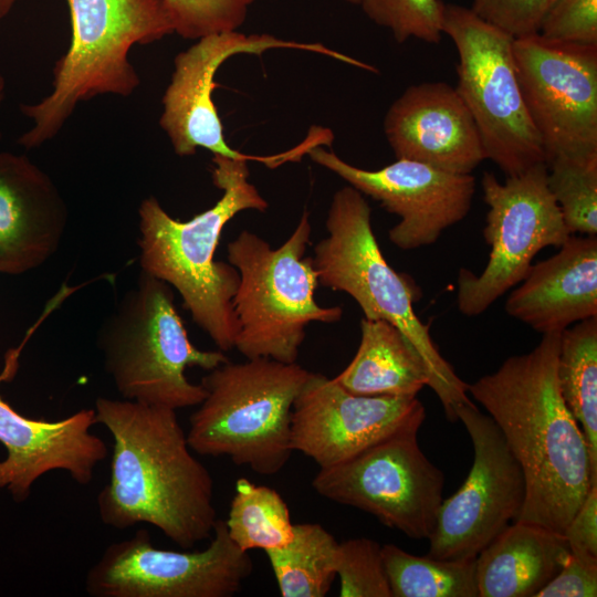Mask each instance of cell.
I'll list each match as a JSON object with an SVG mask.
<instances>
[{
	"label": "cell",
	"mask_w": 597,
	"mask_h": 597,
	"mask_svg": "<svg viewBox=\"0 0 597 597\" xmlns=\"http://www.w3.org/2000/svg\"><path fill=\"white\" fill-rule=\"evenodd\" d=\"M341 597H391L381 545L367 537L338 543L335 563Z\"/></svg>",
	"instance_id": "30"
},
{
	"label": "cell",
	"mask_w": 597,
	"mask_h": 597,
	"mask_svg": "<svg viewBox=\"0 0 597 597\" xmlns=\"http://www.w3.org/2000/svg\"><path fill=\"white\" fill-rule=\"evenodd\" d=\"M419 429L400 430L345 462L321 468L313 489L410 538L429 540L443 501L444 474L422 452Z\"/></svg>",
	"instance_id": "11"
},
{
	"label": "cell",
	"mask_w": 597,
	"mask_h": 597,
	"mask_svg": "<svg viewBox=\"0 0 597 597\" xmlns=\"http://www.w3.org/2000/svg\"><path fill=\"white\" fill-rule=\"evenodd\" d=\"M169 9L175 33L184 39L238 30L245 21L254 0H164Z\"/></svg>",
	"instance_id": "31"
},
{
	"label": "cell",
	"mask_w": 597,
	"mask_h": 597,
	"mask_svg": "<svg viewBox=\"0 0 597 597\" xmlns=\"http://www.w3.org/2000/svg\"><path fill=\"white\" fill-rule=\"evenodd\" d=\"M219 365L202 378L206 397L189 418L188 444L201 455H226L272 475L294 452L291 415L311 371L297 363L245 358Z\"/></svg>",
	"instance_id": "7"
},
{
	"label": "cell",
	"mask_w": 597,
	"mask_h": 597,
	"mask_svg": "<svg viewBox=\"0 0 597 597\" xmlns=\"http://www.w3.org/2000/svg\"><path fill=\"white\" fill-rule=\"evenodd\" d=\"M556 374L563 400L584 433L597 479V316L561 333Z\"/></svg>",
	"instance_id": "24"
},
{
	"label": "cell",
	"mask_w": 597,
	"mask_h": 597,
	"mask_svg": "<svg viewBox=\"0 0 597 597\" xmlns=\"http://www.w3.org/2000/svg\"><path fill=\"white\" fill-rule=\"evenodd\" d=\"M338 542L318 523L294 524L292 541L266 551L282 597H324L336 577Z\"/></svg>",
	"instance_id": "25"
},
{
	"label": "cell",
	"mask_w": 597,
	"mask_h": 597,
	"mask_svg": "<svg viewBox=\"0 0 597 597\" xmlns=\"http://www.w3.org/2000/svg\"><path fill=\"white\" fill-rule=\"evenodd\" d=\"M366 17L387 28L397 43L411 38L437 44L442 34L444 3L440 0H360Z\"/></svg>",
	"instance_id": "29"
},
{
	"label": "cell",
	"mask_w": 597,
	"mask_h": 597,
	"mask_svg": "<svg viewBox=\"0 0 597 597\" xmlns=\"http://www.w3.org/2000/svg\"><path fill=\"white\" fill-rule=\"evenodd\" d=\"M442 33L457 49L454 87L476 125L485 159L506 177L545 163L516 74L514 38L453 3H444Z\"/></svg>",
	"instance_id": "9"
},
{
	"label": "cell",
	"mask_w": 597,
	"mask_h": 597,
	"mask_svg": "<svg viewBox=\"0 0 597 597\" xmlns=\"http://www.w3.org/2000/svg\"><path fill=\"white\" fill-rule=\"evenodd\" d=\"M94 410L114 440L109 482L97 495L102 523L150 524L185 549L211 538L213 480L192 455L176 410L107 397Z\"/></svg>",
	"instance_id": "2"
},
{
	"label": "cell",
	"mask_w": 597,
	"mask_h": 597,
	"mask_svg": "<svg viewBox=\"0 0 597 597\" xmlns=\"http://www.w3.org/2000/svg\"><path fill=\"white\" fill-rule=\"evenodd\" d=\"M224 524L232 542L244 552L280 548L294 535L290 510L281 494L245 478L235 482Z\"/></svg>",
	"instance_id": "27"
},
{
	"label": "cell",
	"mask_w": 597,
	"mask_h": 597,
	"mask_svg": "<svg viewBox=\"0 0 597 597\" xmlns=\"http://www.w3.org/2000/svg\"><path fill=\"white\" fill-rule=\"evenodd\" d=\"M348 3H352V4H359L360 0H344Z\"/></svg>",
	"instance_id": "38"
},
{
	"label": "cell",
	"mask_w": 597,
	"mask_h": 597,
	"mask_svg": "<svg viewBox=\"0 0 597 597\" xmlns=\"http://www.w3.org/2000/svg\"><path fill=\"white\" fill-rule=\"evenodd\" d=\"M71 41L53 67L52 91L34 104L20 106L32 127L18 143L25 149L53 139L80 103L100 95L130 96L140 85L129 61L136 44L175 33L164 0H65Z\"/></svg>",
	"instance_id": "5"
},
{
	"label": "cell",
	"mask_w": 597,
	"mask_h": 597,
	"mask_svg": "<svg viewBox=\"0 0 597 597\" xmlns=\"http://www.w3.org/2000/svg\"><path fill=\"white\" fill-rule=\"evenodd\" d=\"M384 132L397 159L463 175L485 159L471 113L446 82L408 86L389 106Z\"/></svg>",
	"instance_id": "19"
},
{
	"label": "cell",
	"mask_w": 597,
	"mask_h": 597,
	"mask_svg": "<svg viewBox=\"0 0 597 597\" xmlns=\"http://www.w3.org/2000/svg\"><path fill=\"white\" fill-rule=\"evenodd\" d=\"M538 34L552 41L597 45V0H556Z\"/></svg>",
	"instance_id": "32"
},
{
	"label": "cell",
	"mask_w": 597,
	"mask_h": 597,
	"mask_svg": "<svg viewBox=\"0 0 597 597\" xmlns=\"http://www.w3.org/2000/svg\"><path fill=\"white\" fill-rule=\"evenodd\" d=\"M95 425L94 408L48 421L19 413L0 396V443L7 451L0 461V489L20 503L30 496L34 482L51 471H65L80 485L91 483L96 467L108 455L104 440L91 431Z\"/></svg>",
	"instance_id": "18"
},
{
	"label": "cell",
	"mask_w": 597,
	"mask_h": 597,
	"mask_svg": "<svg viewBox=\"0 0 597 597\" xmlns=\"http://www.w3.org/2000/svg\"><path fill=\"white\" fill-rule=\"evenodd\" d=\"M569 554L563 533L515 521L475 558L479 597H536Z\"/></svg>",
	"instance_id": "22"
},
{
	"label": "cell",
	"mask_w": 597,
	"mask_h": 597,
	"mask_svg": "<svg viewBox=\"0 0 597 597\" xmlns=\"http://www.w3.org/2000/svg\"><path fill=\"white\" fill-rule=\"evenodd\" d=\"M271 49H295L355 65L356 60L320 43L283 40L271 34H243L229 31L202 36L174 59V71L166 87L159 126L175 154L193 156L198 148L232 159L258 160L269 168L277 167V155L252 156L229 146L212 100L214 75L237 54H262Z\"/></svg>",
	"instance_id": "15"
},
{
	"label": "cell",
	"mask_w": 597,
	"mask_h": 597,
	"mask_svg": "<svg viewBox=\"0 0 597 597\" xmlns=\"http://www.w3.org/2000/svg\"><path fill=\"white\" fill-rule=\"evenodd\" d=\"M334 379L362 396L416 397L428 386L423 364L405 335L386 321L365 317L356 355Z\"/></svg>",
	"instance_id": "23"
},
{
	"label": "cell",
	"mask_w": 597,
	"mask_h": 597,
	"mask_svg": "<svg viewBox=\"0 0 597 597\" xmlns=\"http://www.w3.org/2000/svg\"><path fill=\"white\" fill-rule=\"evenodd\" d=\"M549 0H472L480 19L513 38L538 33Z\"/></svg>",
	"instance_id": "33"
},
{
	"label": "cell",
	"mask_w": 597,
	"mask_h": 597,
	"mask_svg": "<svg viewBox=\"0 0 597 597\" xmlns=\"http://www.w3.org/2000/svg\"><path fill=\"white\" fill-rule=\"evenodd\" d=\"M252 572L249 552L218 519L202 551L155 547L144 528L112 543L86 573L85 590L92 597H231Z\"/></svg>",
	"instance_id": "12"
},
{
	"label": "cell",
	"mask_w": 597,
	"mask_h": 597,
	"mask_svg": "<svg viewBox=\"0 0 597 597\" xmlns=\"http://www.w3.org/2000/svg\"><path fill=\"white\" fill-rule=\"evenodd\" d=\"M307 156L397 214L400 220L389 230L388 238L401 250L434 243L444 230L470 212L475 191L471 174H453L409 159L367 170L322 146L311 148Z\"/></svg>",
	"instance_id": "16"
},
{
	"label": "cell",
	"mask_w": 597,
	"mask_h": 597,
	"mask_svg": "<svg viewBox=\"0 0 597 597\" xmlns=\"http://www.w3.org/2000/svg\"><path fill=\"white\" fill-rule=\"evenodd\" d=\"M523 100L545 164L597 154V45L514 38Z\"/></svg>",
	"instance_id": "14"
},
{
	"label": "cell",
	"mask_w": 597,
	"mask_h": 597,
	"mask_svg": "<svg viewBox=\"0 0 597 597\" xmlns=\"http://www.w3.org/2000/svg\"><path fill=\"white\" fill-rule=\"evenodd\" d=\"M391 597H479L475 559L450 561L381 546Z\"/></svg>",
	"instance_id": "26"
},
{
	"label": "cell",
	"mask_w": 597,
	"mask_h": 597,
	"mask_svg": "<svg viewBox=\"0 0 597 597\" xmlns=\"http://www.w3.org/2000/svg\"><path fill=\"white\" fill-rule=\"evenodd\" d=\"M551 258L532 264L511 292L506 313L542 335L597 316V235H575Z\"/></svg>",
	"instance_id": "21"
},
{
	"label": "cell",
	"mask_w": 597,
	"mask_h": 597,
	"mask_svg": "<svg viewBox=\"0 0 597 597\" xmlns=\"http://www.w3.org/2000/svg\"><path fill=\"white\" fill-rule=\"evenodd\" d=\"M311 232L305 210L276 249L249 230L228 243V262L240 277L232 300L239 325L234 348L245 358L296 363L310 323L342 318L341 306L323 307L315 301L317 273L312 256L304 258Z\"/></svg>",
	"instance_id": "8"
},
{
	"label": "cell",
	"mask_w": 597,
	"mask_h": 597,
	"mask_svg": "<svg viewBox=\"0 0 597 597\" xmlns=\"http://www.w3.org/2000/svg\"><path fill=\"white\" fill-rule=\"evenodd\" d=\"M561 333L544 334L533 350L468 384V394L498 425L524 473L526 496L516 521L564 533L597 479L584 433L559 391Z\"/></svg>",
	"instance_id": "1"
},
{
	"label": "cell",
	"mask_w": 597,
	"mask_h": 597,
	"mask_svg": "<svg viewBox=\"0 0 597 597\" xmlns=\"http://www.w3.org/2000/svg\"><path fill=\"white\" fill-rule=\"evenodd\" d=\"M213 185L222 191L209 209L188 221L172 218L154 196L138 207L142 271L176 290L184 307L222 352L234 348L239 332L232 300L239 272L214 253L224 226L239 212H264L269 203L249 181L248 160L212 157Z\"/></svg>",
	"instance_id": "3"
},
{
	"label": "cell",
	"mask_w": 597,
	"mask_h": 597,
	"mask_svg": "<svg viewBox=\"0 0 597 597\" xmlns=\"http://www.w3.org/2000/svg\"><path fill=\"white\" fill-rule=\"evenodd\" d=\"M69 221L57 186L24 155L0 151V273L18 275L57 251Z\"/></svg>",
	"instance_id": "20"
},
{
	"label": "cell",
	"mask_w": 597,
	"mask_h": 597,
	"mask_svg": "<svg viewBox=\"0 0 597 597\" xmlns=\"http://www.w3.org/2000/svg\"><path fill=\"white\" fill-rule=\"evenodd\" d=\"M4 91H6V80L4 76L0 73V106L2 104V101L4 98ZM1 130H0V139H1Z\"/></svg>",
	"instance_id": "37"
},
{
	"label": "cell",
	"mask_w": 597,
	"mask_h": 597,
	"mask_svg": "<svg viewBox=\"0 0 597 597\" xmlns=\"http://www.w3.org/2000/svg\"><path fill=\"white\" fill-rule=\"evenodd\" d=\"M570 554L597 561V484L564 530Z\"/></svg>",
	"instance_id": "35"
},
{
	"label": "cell",
	"mask_w": 597,
	"mask_h": 597,
	"mask_svg": "<svg viewBox=\"0 0 597 597\" xmlns=\"http://www.w3.org/2000/svg\"><path fill=\"white\" fill-rule=\"evenodd\" d=\"M17 0H0V19L4 18L13 8Z\"/></svg>",
	"instance_id": "36"
},
{
	"label": "cell",
	"mask_w": 597,
	"mask_h": 597,
	"mask_svg": "<svg viewBox=\"0 0 597 597\" xmlns=\"http://www.w3.org/2000/svg\"><path fill=\"white\" fill-rule=\"evenodd\" d=\"M481 186L489 207L483 237L491 251L479 275L467 269L458 273V308L469 317L484 313L522 282L542 249L559 248L570 235L547 186L545 163L504 182L484 172Z\"/></svg>",
	"instance_id": "10"
},
{
	"label": "cell",
	"mask_w": 597,
	"mask_h": 597,
	"mask_svg": "<svg viewBox=\"0 0 597 597\" xmlns=\"http://www.w3.org/2000/svg\"><path fill=\"white\" fill-rule=\"evenodd\" d=\"M597 596V561L569 554L559 572L536 597Z\"/></svg>",
	"instance_id": "34"
},
{
	"label": "cell",
	"mask_w": 597,
	"mask_h": 597,
	"mask_svg": "<svg viewBox=\"0 0 597 597\" xmlns=\"http://www.w3.org/2000/svg\"><path fill=\"white\" fill-rule=\"evenodd\" d=\"M555 1H556V0H549V6H551L552 3H554Z\"/></svg>",
	"instance_id": "39"
},
{
	"label": "cell",
	"mask_w": 597,
	"mask_h": 597,
	"mask_svg": "<svg viewBox=\"0 0 597 597\" xmlns=\"http://www.w3.org/2000/svg\"><path fill=\"white\" fill-rule=\"evenodd\" d=\"M455 415L471 438L474 458L463 484L441 503L428 555L473 561L519 519L526 483L521 465L489 415L473 401L459 405Z\"/></svg>",
	"instance_id": "13"
},
{
	"label": "cell",
	"mask_w": 597,
	"mask_h": 597,
	"mask_svg": "<svg viewBox=\"0 0 597 597\" xmlns=\"http://www.w3.org/2000/svg\"><path fill=\"white\" fill-rule=\"evenodd\" d=\"M328 235L313 250L312 263L318 283L347 293L367 320L396 326L419 355L430 387L442 404L446 417L457 421L455 409L472 401L468 384L441 356L429 326L413 311L420 289L405 273L395 271L383 255L371 226V209L364 195L352 186L338 189L327 218Z\"/></svg>",
	"instance_id": "4"
},
{
	"label": "cell",
	"mask_w": 597,
	"mask_h": 597,
	"mask_svg": "<svg viewBox=\"0 0 597 597\" xmlns=\"http://www.w3.org/2000/svg\"><path fill=\"white\" fill-rule=\"evenodd\" d=\"M425 419L417 396L355 395L311 371L293 405L291 448L329 468L400 430L420 428Z\"/></svg>",
	"instance_id": "17"
},
{
	"label": "cell",
	"mask_w": 597,
	"mask_h": 597,
	"mask_svg": "<svg viewBox=\"0 0 597 597\" xmlns=\"http://www.w3.org/2000/svg\"><path fill=\"white\" fill-rule=\"evenodd\" d=\"M105 371L122 399L174 410L198 406L203 386L185 371H210L229 360L222 350H202L189 339L176 308L174 289L142 271L97 333Z\"/></svg>",
	"instance_id": "6"
},
{
	"label": "cell",
	"mask_w": 597,
	"mask_h": 597,
	"mask_svg": "<svg viewBox=\"0 0 597 597\" xmlns=\"http://www.w3.org/2000/svg\"><path fill=\"white\" fill-rule=\"evenodd\" d=\"M547 186L570 234L597 235V154L547 165Z\"/></svg>",
	"instance_id": "28"
}]
</instances>
